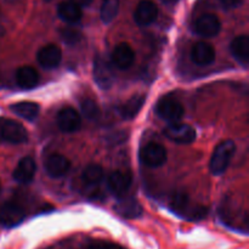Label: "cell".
Listing matches in <instances>:
<instances>
[{
	"instance_id": "2",
	"label": "cell",
	"mask_w": 249,
	"mask_h": 249,
	"mask_svg": "<svg viewBox=\"0 0 249 249\" xmlns=\"http://www.w3.org/2000/svg\"><path fill=\"white\" fill-rule=\"evenodd\" d=\"M170 206H172L173 211L182 214V215L187 216V218L192 219V220H201V219L206 218L207 214H208V208L207 207H204V208L203 206L192 207L190 204L189 196L186 194H182V192L174 195L172 202H170Z\"/></svg>"
},
{
	"instance_id": "11",
	"label": "cell",
	"mask_w": 249,
	"mask_h": 249,
	"mask_svg": "<svg viewBox=\"0 0 249 249\" xmlns=\"http://www.w3.org/2000/svg\"><path fill=\"white\" fill-rule=\"evenodd\" d=\"M57 125L63 133H74L82 125V119L74 108L65 107L57 114Z\"/></svg>"
},
{
	"instance_id": "16",
	"label": "cell",
	"mask_w": 249,
	"mask_h": 249,
	"mask_svg": "<svg viewBox=\"0 0 249 249\" xmlns=\"http://www.w3.org/2000/svg\"><path fill=\"white\" fill-rule=\"evenodd\" d=\"M133 182V178L129 173L116 170L108 178L109 190L117 196H123L129 191Z\"/></svg>"
},
{
	"instance_id": "5",
	"label": "cell",
	"mask_w": 249,
	"mask_h": 249,
	"mask_svg": "<svg viewBox=\"0 0 249 249\" xmlns=\"http://www.w3.org/2000/svg\"><path fill=\"white\" fill-rule=\"evenodd\" d=\"M140 160L146 167L158 168L167 160V151L160 143L150 142L141 150Z\"/></svg>"
},
{
	"instance_id": "7",
	"label": "cell",
	"mask_w": 249,
	"mask_h": 249,
	"mask_svg": "<svg viewBox=\"0 0 249 249\" xmlns=\"http://www.w3.org/2000/svg\"><path fill=\"white\" fill-rule=\"evenodd\" d=\"M94 79L101 89H109L114 82V72L106 58L96 56L94 61Z\"/></svg>"
},
{
	"instance_id": "32",
	"label": "cell",
	"mask_w": 249,
	"mask_h": 249,
	"mask_svg": "<svg viewBox=\"0 0 249 249\" xmlns=\"http://www.w3.org/2000/svg\"><path fill=\"white\" fill-rule=\"evenodd\" d=\"M7 1H15V0H7Z\"/></svg>"
},
{
	"instance_id": "19",
	"label": "cell",
	"mask_w": 249,
	"mask_h": 249,
	"mask_svg": "<svg viewBox=\"0 0 249 249\" xmlns=\"http://www.w3.org/2000/svg\"><path fill=\"white\" fill-rule=\"evenodd\" d=\"M145 100V95H135V96L130 97L128 101L124 102L123 105H121L118 112L122 118L126 119V121L135 118L139 112L141 111V108H142Z\"/></svg>"
},
{
	"instance_id": "26",
	"label": "cell",
	"mask_w": 249,
	"mask_h": 249,
	"mask_svg": "<svg viewBox=\"0 0 249 249\" xmlns=\"http://www.w3.org/2000/svg\"><path fill=\"white\" fill-rule=\"evenodd\" d=\"M80 108H82L83 114L84 117H87L88 119H97L100 117V108L97 106L96 102L91 99H85L82 101V105H80Z\"/></svg>"
},
{
	"instance_id": "25",
	"label": "cell",
	"mask_w": 249,
	"mask_h": 249,
	"mask_svg": "<svg viewBox=\"0 0 249 249\" xmlns=\"http://www.w3.org/2000/svg\"><path fill=\"white\" fill-rule=\"evenodd\" d=\"M119 10V0H104L101 4V19L105 23H109L117 16Z\"/></svg>"
},
{
	"instance_id": "12",
	"label": "cell",
	"mask_w": 249,
	"mask_h": 249,
	"mask_svg": "<svg viewBox=\"0 0 249 249\" xmlns=\"http://www.w3.org/2000/svg\"><path fill=\"white\" fill-rule=\"evenodd\" d=\"M158 16V9L151 0H142L134 12V19L141 27L153 23Z\"/></svg>"
},
{
	"instance_id": "29",
	"label": "cell",
	"mask_w": 249,
	"mask_h": 249,
	"mask_svg": "<svg viewBox=\"0 0 249 249\" xmlns=\"http://www.w3.org/2000/svg\"><path fill=\"white\" fill-rule=\"evenodd\" d=\"M226 9H235L242 4V0H219Z\"/></svg>"
},
{
	"instance_id": "23",
	"label": "cell",
	"mask_w": 249,
	"mask_h": 249,
	"mask_svg": "<svg viewBox=\"0 0 249 249\" xmlns=\"http://www.w3.org/2000/svg\"><path fill=\"white\" fill-rule=\"evenodd\" d=\"M10 108L17 116H19L23 119H27V121H36L39 114V111H40L39 105L31 101L17 102V104L12 105Z\"/></svg>"
},
{
	"instance_id": "22",
	"label": "cell",
	"mask_w": 249,
	"mask_h": 249,
	"mask_svg": "<svg viewBox=\"0 0 249 249\" xmlns=\"http://www.w3.org/2000/svg\"><path fill=\"white\" fill-rule=\"evenodd\" d=\"M57 14L62 21L67 23H77L82 18V9L72 1H63L58 5Z\"/></svg>"
},
{
	"instance_id": "14",
	"label": "cell",
	"mask_w": 249,
	"mask_h": 249,
	"mask_svg": "<svg viewBox=\"0 0 249 249\" xmlns=\"http://www.w3.org/2000/svg\"><path fill=\"white\" fill-rule=\"evenodd\" d=\"M36 164L32 157H24L14 170V179L19 184H29L36 177Z\"/></svg>"
},
{
	"instance_id": "21",
	"label": "cell",
	"mask_w": 249,
	"mask_h": 249,
	"mask_svg": "<svg viewBox=\"0 0 249 249\" xmlns=\"http://www.w3.org/2000/svg\"><path fill=\"white\" fill-rule=\"evenodd\" d=\"M116 212L122 216L128 219L139 218L142 214V207L140 206L136 199L134 198H123L114 207Z\"/></svg>"
},
{
	"instance_id": "13",
	"label": "cell",
	"mask_w": 249,
	"mask_h": 249,
	"mask_svg": "<svg viewBox=\"0 0 249 249\" xmlns=\"http://www.w3.org/2000/svg\"><path fill=\"white\" fill-rule=\"evenodd\" d=\"M135 60V53L126 43L118 44L112 53V63L119 70H126L133 65Z\"/></svg>"
},
{
	"instance_id": "10",
	"label": "cell",
	"mask_w": 249,
	"mask_h": 249,
	"mask_svg": "<svg viewBox=\"0 0 249 249\" xmlns=\"http://www.w3.org/2000/svg\"><path fill=\"white\" fill-rule=\"evenodd\" d=\"M36 60L39 65L46 70H53L60 65L62 60V51L57 45L49 44V45L43 46L36 53Z\"/></svg>"
},
{
	"instance_id": "4",
	"label": "cell",
	"mask_w": 249,
	"mask_h": 249,
	"mask_svg": "<svg viewBox=\"0 0 249 249\" xmlns=\"http://www.w3.org/2000/svg\"><path fill=\"white\" fill-rule=\"evenodd\" d=\"M0 140L6 142L23 143L28 140V133L21 123L12 119H1L0 121Z\"/></svg>"
},
{
	"instance_id": "17",
	"label": "cell",
	"mask_w": 249,
	"mask_h": 249,
	"mask_svg": "<svg viewBox=\"0 0 249 249\" xmlns=\"http://www.w3.org/2000/svg\"><path fill=\"white\" fill-rule=\"evenodd\" d=\"M70 168L71 163L68 158H66L62 155H58V153L51 155L45 162V170L51 178L65 177Z\"/></svg>"
},
{
	"instance_id": "20",
	"label": "cell",
	"mask_w": 249,
	"mask_h": 249,
	"mask_svg": "<svg viewBox=\"0 0 249 249\" xmlns=\"http://www.w3.org/2000/svg\"><path fill=\"white\" fill-rule=\"evenodd\" d=\"M15 77H16L17 85L19 88H22V89H32L39 82L38 72L33 67H29V66L19 67L16 71V75Z\"/></svg>"
},
{
	"instance_id": "1",
	"label": "cell",
	"mask_w": 249,
	"mask_h": 249,
	"mask_svg": "<svg viewBox=\"0 0 249 249\" xmlns=\"http://www.w3.org/2000/svg\"><path fill=\"white\" fill-rule=\"evenodd\" d=\"M236 152V145L233 141L225 140L219 143L209 160V169L214 175H221L230 165L231 160Z\"/></svg>"
},
{
	"instance_id": "6",
	"label": "cell",
	"mask_w": 249,
	"mask_h": 249,
	"mask_svg": "<svg viewBox=\"0 0 249 249\" xmlns=\"http://www.w3.org/2000/svg\"><path fill=\"white\" fill-rule=\"evenodd\" d=\"M26 216V211L19 203L14 201L5 202L0 207V224L6 228H12L21 223Z\"/></svg>"
},
{
	"instance_id": "28",
	"label": "cell",
	"mask_w": 249,
	"mask_h": 249,
	"mask_svg": "<svg viewBox=\"0 0 249 249\" xmlns=\"http://www.w3.org/2000/svg\"><path fill=\"white\" fill-rule=\"evenodd\" d=\"M88 249H125L118 245H114V243L109 242H95L92 245L89 246Z\"/></svg>"
},
{
	"instance_id": "15",
	"label": "cell",
	"mask_w": 249,
	"mask_h": 249,
	"mask_svg": "<svg viewBox=\"0 0 249 249\" xmlns=\"http://www.w3.org/2000/svg\"><path fill=\"white\" fill-rule=\"evenodd\" d=\"M191 58L196 65L208 66L215 60V50L211 44L206 41H199L195 44L191 50Z\"/></svg>"
},
{
	"instance_id": "8",
	"label": "cell",
	"mask_w": 249,
	"mask_h": 249,
	"mask_svg": "<svg viewBox=\"0 0 249 249\" xmlns=\"http://www.w3.org/2000/svg\"><path fill=\"white\" fill-rule=\"evenodd\" d=\"M221 23L218 16L213 14H204L198 17L195 23V31L204 38H213L220 32Z\"/></svg>"
},
{
	"instance_id": "9",
	"label": "cell",
	"mask_w": 249,
	"mask_h": 249,
	"mask_svg": "<svg viewBox=\"0 0 249 249\" xmlns=\"http://www.w3.org/2000/svg\"><path fill=\"white\" fill-rule=\"evenodd\" d=\"M165 136L178 143H191L196 139V131L189 124L177 122L165 129Z\"/></svg>"
},
{
	"instance_id": "31",
	"label": "cell",
	"mask_w": 249,
	"mask_h": 249,
	"mask_svg": "<svg viewBox=\"0 0 249 249\" xmlns=\"http://www.w3.org/2000/svg\"><path fill=\"white\" fill-rule=\"evenodd\" d=\"M163 1H164L165 4H175V2L179 1V0H163Z\"/></svg>"
},
{
	"instance_id": "30",
	"label": "cell",
	"mask_w": 249,
	"mask_h": 249,
	"mask_svg": "<svg viewBox=\"0 0 249 249\" xmlns=\"http://www.w3.org/2000/svg\"><path fill=\"white\" fill-rule=\"evenodd\" d=\"M71 1L74 2V4L78 5L79 7H84V6H89V5L92 2V0H71Z\"/></svg>"
},
{
	"instance_id": "24",
	"label": "cell",
	"mask_w": 249,
	"mask_h": 249,
	"mask_svg": "<svg viewBox=\"0 0 249 249\" xmlns=\"http://www.w3.org/2000/svg\"><path fill=\"white\" fill-rule=\"evenodd\" d=\"M104 178V169L99 164H89L83 172V180L88 185H97Z\"/></svg>"
},
{
	"instance_id": "18",
	"label": "cell",
	"mask_w": 249,
	"mask_h": 249,
	"mask_svg": "<svg viewBox=\"0 0 249 249\" xmlns=\"http://www.w3.org/2000/svg\"><path fill=\"white\" fill-rule=\"evenodd\" d=\"M231 53L233 57L243 66L248 67L249 63V36L243 34V36H236L231 43Z\"/></svg>"
},
{
	"instance_id": "3",
	"label": "cell",
	"mask_w": 249,
	"mask_h": 249,
	"mask_svg": "<svg viewBox=\"0 0 249 249\" xmlns=\"http://www.w3.org/2000/svg\"><path fill=\"white\" fill-rule=\"evenodd\" d=\"M156 112L158 116L169 123H177L184 117V107L173 96H164L157 102Z\"/></svg>"
},
{
	"instance_id": "33",
	"label": "cell",
	"mask_w": 249,
	"mask_h": 249,
	"mask_svg": "<svg viewBox=\"0 0 249 249\" xmlns=\"http://www.w3.org/2000/svg\"><path fill=\"white\" fill-rule=\"evenodd\" d=\"M45 1H51V0H45Z\"/></svg>"
},
{
	"instance_id": "27",
	"label": "cell",
	"mask_w": 249,
	"mask_h": 249,
	"mask_svg": "<svg viewBox=\"0 0 249 249\" xmlns=\"http://www.w3.org/2000/svg\"><path fill=\"white\" fill-rule=\"evenodd\" d=\"M60 36L62 39V41H65L68 45H74V44L79 43L80 39H82V33L79 31L74 28H70V27H66L60 31Z\"/></svg>"
}]
</instances>
